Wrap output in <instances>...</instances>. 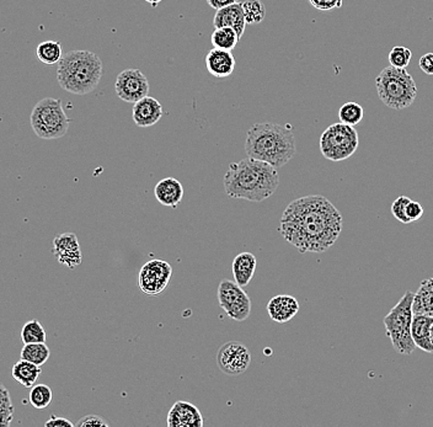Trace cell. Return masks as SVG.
<instances>
[{
    "label": "cell",
    "instance_id": "cell-1",
    "mask_svg": "<svg viewBox=\"0 0 433 427\" xmlns=\"http://www.w3.org/2000/svg\"><path fill=\"white\" fill-rule=\"evenodd\" d=\"M342 232V216L330 201L320 195L304 196L284 209L279 233L299 253H324Z\"/></svg>",
    "mask_w": 433,
    "mask_h": 427
},
{
    "label": "cell",
    "instance_id": "cell-2",
    "mask_svg": "<svg viewBox=\"0 0 433 427\" xmlns=\"http://www.w3.org/2000/svg\"><path fill=\"white\" fill-rule=\"evenodd\" d=\"M223 184L229 197L262 202L279 189V175L277 169L269 163L247 157L229 165Z\"/></svg>",
    "mask_w": 433,
    "mask_h": 427
},
{
    "label": "cell",
    "instance_id": "cell-3",
    "mask_svg": "<svg viewBox=\"0 0 433 427\" xmlns=\"http://www.w3.org/2000/svg\"><path fill=\"white\" fill-rule=\"evenodd\" d=\"M245 152L249 158L282 168L296 155L294 133L291 127L279 123H255L247 131Z\"/></svg>",
    "mask_w": 433,
    "mask_h": 427
},
{
    "label": "cell",
    "instance_id": "cell-4",
    "mask_svg": "<svg viewBox=\"0 0 433 427\" xmlns=\"http://www.w3.org/2000/svg\"><path fill=\"white\" fill-rule=\"evenodd\" d=\"M104 72L100 57L92 51H70L57 67V80L63 90L87 95L99 87Z\"/></svg>",
    "mask_w": 433,
    "mask_h": 427
},
{
    "label": "cell",
    "instance_id": "cell-5",
    "mask_svg": "<svg viewBox=\"0 0 433 427\" xmlns=\"http://www.w3.org/2000/svg\"><path fill=\"white\" fill-rule=\"evenodd\" d=\"M379 99L389 109L405 110L414 104L417 96V85L406 68L389 65L375 78Z\"/></svg>",
    "mask_w": 433,
    "mask_h": 427
},
{
    "label": "cell",
    "instance_id": "cell-6",
    "mask_svg": "<svg viewBox=\"0 0 433 427\" xmlns=\"http://www.w3.org/2000/svg\"><path fill=\"white\" fill-rule=\"evenodd\" d=\"M414 295V292H406L402 300L392 307L383 319L385 332L390 339L392 349L397 351V354H411L416 349L415 342L411 337Z\"/></svg>",
    "mask_w": 433,
    "mask_h": 427
},
{
    "label": "cell",
    "instance_id": "cell-7",
    "mask_svg": "<svg viewBox=\"0 0 433 427\" xmlns=\"http://www.w3.org/2000/svg\"><path fill=\"white\" fill-rule=\"evenodd\" d=\"M30 122L38 138L52 141L67 135L70 120L65 115L60 99L45 97L32 109Z\"/></svg>",
    "mask_w": 433,
    "mask_h": 427
},
{
    "label": "cell",
    "instance_id": "cell-8",
    "mask_svg": "<svg viewBox=\"0 0 433 427\" xmlns=\"http://www.w3.org/2000/svg\"><path fill=\"white\" fill-rule=\"evenodd\" d=\"M360 137L355 126L346 123H333L320 137V152L331 162H343L356 153Z\"/></svg>",
    "mask_w": 433,
    "mask_h": 427
},
{
    "label": "cell",
    "instance_id": "cell-9",
    "mask_svg": "<svg viewBox=\"0 0 433 427\" xmlns=\"http://www.w3.org/2000/svg\"><path fill=\"white\" fill-rule=\"evenodd\" d=\"M242 288L244 287L239 286L235 281L223 280L219 283L217 292L220 308L235 322L247 320L252 308L250 297Z\"/></svg>",
    "mask_w": 433,
    "mask_h": 427
},
{
    "label": "cell",
    "instance_id": "cell-10",
    "mask_svg": "<svg viewBox=\"0 0 433 427\" xmlns=\"http://www.w3.org/2000/svg\"><path fill=\"white\" fill-rule=\"evenodd\" d=\"M173 276V268L165 260H149L143 265L138 276V285L144 295H158L166 290Z\"/></svg>",
    "mask_w": 433,
    "mask_h": 427
},
{
    "label": "cell",
    "instance_id": "cell-11",
    "mask_svg": "<svg viewBox=\"0 0 433 427\" xmlns=\"http://www.w3.org/2000/svg\"><path fill=\"white\" fill-rule=\"evenodd\" d=\"M114 91L121 100L136 104L137 101L148 96L149 82L139 69H124L116 78Z\"/></svg>",
    "mask_w": 433,
    "mask_h": 427
},
{
    "label": "cell",
    "instance_id": "cell-12",
    "mask_svg": "<svg viewBox=\"0 0 433 427\" xmlns=\"http://www.w3.org/2000/svg\"><path fill=\"white\" fill-rule=\"evenodd\" d=\"M250 364V351L237 341H229L220 346L217 354L219 369L228 376H240L247 372Z\"/></svg>",
    "mask_w": 433,
    "mask_h": 427
},
{
    "label": "cell",
    "instance_id": "cell-13",
    "mask_svg": "<svg viewBox=\"0 0 433 427\" xmlns=\"http://www.w3.org/2000/svg\"><path fill=\"white\" fill-rule=\"evenodd\" d=\"M52 254L60 265L70 270H74L82 263V249L74 233H63L55 236Z\"/></svg>",
    "mask_w": 433,
    "mask_h": 427
},
{
    "label": "cell",
    "instance_id": "cell-14",
    "mask_svg": "<svg viewBox=\"0 0 433 427\" xmlns=\"http://www.w3.org/2000/svg\"><path fill=\"white\" fill-rule=\"evenodd\" d=\"M203 416L196 405L178 400L171 406L168 413L169 427H202Z\"/></svg>",
    "mask_w": 433,
    "mask_h": 427
},
{
    "label": "cell",
    "instance_id": "cell-15",
    "mask_svg": "<svg viewBox=\"0 0 433 427\" xmlns=\"http://www.w3.org/2000/svg\"><path fill=\"white\" fill-rule=\"evenodd\" d=\"M163 115H164L163 106L159 101L151 96H146L136 104H133V122L136 123L138 127L146 128L154 126L159 122Z\"/></svg>",
    "mask_w": 433,
    "mask_h": 427
},
{
    "label": "cell",
    "instance_id": "cell-16",
    "mask_svg": "<svg viewBox=\"0 0 433 427\" xmlns=\"http://www.w3.org/2000/svg\"><path fill=\"white\" fill-rule=\"evenodd\" d=\"M205 67L210 75L223 79L230 77L235 69V58L232 51L220 50L213 47L205 56Z\"/></svg>",
    "mask_w": 433,
    "mask_h": 427
},
{
    "label": "cell",
    "instance_id": "cell-17",
    "mask_svg": "<svg viewBox=\"0 0 433 427\" xmlns=\"http://www.w3.org/2000/svg\"><path fill=\"white\" fill-rule=\"evenodd\" d=\"M213 25H215V28H234L239 37L242 38L247 25L245 18H244V13H242V3H235V4L228 5L225 8L217 10Z\"/></svg>",
    "mask_w": 433,
    "mask_h": 427
},
{
    "label": "cell",
    "instance_id": "cell-18",
    "mask_svg": "<svg viewBox=\"0 0 433 427\" xmlns=\"http://www.w3.org/2000/svg\"><path fill=\"white\" fill-rule=\"evenodd\" d=\"M269 318L276 323H287L299 312V303L292 295H276L267 305Z\"/></svg>",
    "mask_w": 433,
    "mask_h": 427
},
{
    "label": "cell",
    "instance_id": "cell-19",
    "mask_svg": "<svg viewBox=\"0 0 433 427\" xmlns=\"http://www.w3.org/2000/svg\"><path fill=\"white\" fill-rule=\"evenodd\" d=\"M154 195L160 205L178 209L183 199V187L178 179L165 177L154 187Z\"/></svg>",
    "mask_w": 433,
    "mask_h": 427
},
{
    "label": "cell",
    "instance_id": "cell-20",
    "mask_svg": "<svg viewBox=\"0 0 433 427\" xmlns=\"http://www.w3.org/2000/svg\"><path fill=\"white\" fill-rule=\"evenodd\" d=\"M256 261L255 255L251 253H242L232 260V273L234 281L239 286L247 287L255 275Z\"/></svg>",
    "mask_w": 433,
    "mask_h": 427
},
{
    "label": "cell",
    "instance_id": "cell-21",
    "mask_svg": "<svg viewBox=\"0 0 433 427\" xmlns=\"http://www.w3.org/2000/svg\"><path fill=\"white\" fill-rule=\"evenodd\" d=\"M433 323V318L424 314H414L411 325V337L419 350L433 354V345L429 340V327Z\"/></svg>",
    "mask_w": 433,
    "mask_h": 427
},
{
    "label": "cell",
    "instance_id": "cell-22",
    "mask_svg": "<svg viewBox=\"0 0 433 427\" xmlns=\"http://www.w3.org/2000/svg\"><path fill=\"white\" fill-rule=\"evenodd\" d=\"M412 312L433 318V278L421 282L414 295Z\"/></svg>",
    "mask_w": 433,
    "mask_h": 427
},
{
    "label": "cell",
    "instance_id": "cell-23",
    "mask_svg": "<svg viewBox=\"0 0 433 427\" xmlns=\"http://www.w3.org/2000/svg\"><path fill=\"white\" fill-rule=\"evenodd\" d=\"M41 372L42 369L40 366L21 359L13 366L11 376L23 388H31L32 386L36 384Z\"/></svg>",
    "mask_w": 433,
    "mask_h": 427
},
{
    "label": "cell",
    "instance_id": "cell-24",
    "mask_svg": "<svg viewBox=\"0 0 433 427\" xmlns=\"http://www.w3.org/2000/svg\"><path fill=\"white\" fill-rule=\"evenodd\" d=\"M36 56L41 63L53 65L60 63L63 57V48L60 42L45 41L37 46Z\"/></svg>",
    "mask_w": 433,
    "mask_h": 427
},
{
    "label": "cell",
    "instance_id": "cell-25",
    "mask_svg": "<svg viewBox=\"0 0 433 427\" xmlns=\"http://www.w3.org/2000/svg\"><path fill=\"white\" fill-rule=\"evenodd\" d=\"M50 347L46 345V342H36V344H26L23 345L20 357L26 359L28 362L37 364L42 367L50 359Z\"/></svg>",
    "mask_w": 433,
    "mask_h": 427
},
{
    "label": "cell",
    "instance_id": "cell-26",
    "mask_svg": "<svg viewBox=\"0 0 433 427\" xmlns=\"http://www.w3.org/2000/svg\"><path fill=\"white\" fill-rule=\"evenodd\" d=\"M239 40H240V37L237 35V31L232 28H215V31L210 37V41H212L213 47L225 51L234 50L237 47Z\"/></svg>",
    "mask_w": 433,
    "mask_h": 427
},
{
    "label": "cell",
    "instance_id": "cell-27",
    "mask_svg": "<svg viewBox=\"0 0 433 427\" xmlns=\"http://www.w3.org/2000/svg\"><path fill=\"white\" fill-rule=\"evenodd\" d=\"M52 399H53V391L47 384H35L31 386L28 401L35 409H46L52 403Z\"/></svg>",
    "mask_w": 433,
    "mask_h": 427
},
{
    "label": "cell",
    "instance_id": "cell-28",
    "mask_svg": "<svg viewBox=\"0 0 433 427\" xmlns=\"http://www.w3.org/2000/svg\"><path fill=\"white\" fill-rule=\"evenodd\" d=\"M242 8L247 25H257L266 18V6L261 0H245Z\"/></svg>",
    "mask_w": 433,
    "mask_h": 427
},
{
    "label": "cell",
    "instance_id": "cell-29",
    "mask_svg": "<svg viewBox=\"0 0 433 427\" xmlns=\"http://www.w3.org/2000/svg\"><path fill=\"white\" fill-rule=\"evenodd\" d=\"M46 337L45 327H42V324L36 319L28 320V323H25L21 329V341H23V345L46 342Z\"/></svg>",
    "mask_w": 433,
    "mask_h": 427
},
{
    "label": "cell",
    "instance_id": "cell-30",
    "mask_svg": "<svg viewBox=\"0 0 433 427\" xmlns=\"http://www.w3.org/2000/svg\"><path fill=\"white\" fill-rule=\"evenodd\" d=\"M338 118L341 122L346 123V125L357 126L365 118V109L360 104L350 101L340 107Z\"/></svg>",
    "mask_w": 433,
    "mask_h": 427
},
{
    "label": "cell",
    "instance_id": "cell-31",
    "mask_svg": "<svg viewBox=\"0 0 433 427\" xmlns=\"http://www.w3.org/2000/svg\"><path fill=\"white\" fill-rule=\"evenodd\" d=\"M412 52L407 47L397 46L389 53V63L395 68H406L410 64Z\"/></svg>",
    "mask_w": 433,
    "mask_h": 427
},
{
    "label": "cell",
    "instance_id": "cell-32",
    "mask_svg": "<svg viewBox=\"0 0 433 427\" xmlns=\"http://www.w3.org/2000/svg\"><path fill=\"white\" fill-rule=\"evenodd\" d=\"M410 199L406 196H400L397 200L392 202V214L397 218V221L402 223V224H409V218L406 216V206L409 204Z\"/></svg>",
    "mask_w": 433,
    "mask_h": 427
},
{
    "label": "cell",
    "instance_id": "cell-33",
    "mask_svg": "<svg viewBox=\"0 0 433 427\" xmlns=\"http://www.w3.org/2000/svg\"><path fill=\"white\" fill-rule=\"evenodd\" d=\"M77 427H92V426H102L109 427V423L106 421L105 418L100 416V415H87L84 418H80L77 423Z\"/></svg>",
    "mask_w": 433,
    "mask_h": 427
},
{
    "label": "cell",
    "instance_id": "cell-34",
    "mask_svg": "<svg viewBox=\"0 0 433 427\" xmlns=\"http://www.w3.org/2000/svg\"><path fill=\"white\" fill-rule=\"evenodd\" d=\"M406 216L409 218V222H417L424 216V207L419 202L410 200L406 206Z\"/></svg>",
    "mask_w": 433,
    "mask_h": 427
},
{
    "label": "cell",
    "instance_id": "cell-35",
    "mask_svg": "<svg viewBox=\"0 0 433 427\" xmlns=\"http://www.w3.org/2000/svg\"><path fill=\"white\" fill-rule=\"evenodd\" d=\"M309 3L313 8L320 11H330L341 8L343 0H309Z\"/></svg>",
    "mask_w": 433,
    "mask_h": 427
},
{
    "label": "cell",
    "instance_id": "cell-36",
    "mask_svg": "<svg viewBox=\"0 0 433 427\" xmlns=\"http://www.w3.org/2000/svg\"><path fill=\"white\" fill-rule=\"evenodd\" d=\"M0 411L14 413V405L11 401L9 391L1 383H0Z\"/></svg>",
    "mask_w": 433,
    "mask_h": 427
},
{
    "label": "cell",
    "instance_id": "cell-37",
    "mask_svg": "<svg viewBox=\"0 0 433 427\" xmlns=\"http://www.w3.org/2000/svg\"><path fill=\"white\" fill-rule=\"evenodd\" d=\"M419 67L424 74L433 75V53H424L419 58Z\"/></svg>",
    "mask_w": 433,
    "mask_h": 427
},
{
    "label": "cell",
    "instance_id": "cell-38",
    "mask_svg": "<svg viewBox=\"0 0 433 427\" xmlns=\"http://www.w3.org/2000/svg\"><path fill=\"white\" fill-rule=\"evenodd\" d=\"M46 427H73L75 426L72 421H69L68 418H57L55 415L50 416V420L45 423Z\"/></svg>",
    "mask_w": 433,
    "mask_h": 427
},
{
    "label": "cell",
    "instance_id": "cell-39",
    "mask_svg": "<svg viewBox=\"0 0 433 427\" xmlns=\"http://www.w3.org/2000/svg\"><path fill=\"white\" fill-rule=\"evenodd\" d=\"M207 3H208L210 8L219 10L222 9V8H225V6H228V5L239 3V0H207Z\"/></svg>",
    "mask_w": 433,
    "mask_h": 427
},
{
    "label": "cell",
    "instance_id": "cell-40",
    "mask_svg": "<svg viewBox=\"0 0 433 427\" xmlns=\"http://www.w3.org/2000/svg\"><path fill=\"white\" fill-rule=\"evenodd\" d=\"M13 418H14V413L0 411V427L10 426Z\"/></svg>",
    "mask_w": 433,
    "mask_h": 427
},
{
    "label": "cell",
    "instance_id": "cell-41",
    "mask_svg": "<svg viewBox=\"0 0 433 427\" xmlns=\"http://www.w3.org/2000/svg\"><path fill=\"white\" fill-rule=\"evenodd\" d=\"M144 1L148 3V4H151L153 8H156V6H158V5L163 1V0H144Z\"/></svg>",
    "mask_w": 433,
    "mask_h": 427
},
{
    "label": "cell",
    "instance_id": "cell-42",
    "mask_svg": "<svg viewBox=\"0 0 433 427\" xmlns=\"http://www.w3.org/2000/svg\"><path fill=\"white\" fill-rule=\"evenodd\" d=\"M429 340H431V344L433 345V323L429 327Z\"/></svg>",
    "mask_w": 433,
    "mask_h": 427
}]
</instances>
